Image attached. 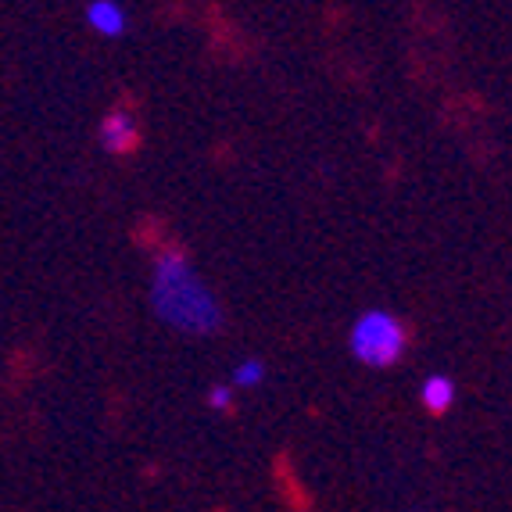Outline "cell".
Wrapping results in <instances>:
<instances>
[{
  "mask_svg": "<svg viewBox=\"0 0 512 512\" xmlns=\"http://www.w3.org/2000/svg\"><path fill=\"white\" fill-rule=\"evenodd\" d=\"M151 305L162 323H169L172 330L194 333V337H205L222 326L219 301L201 283V276L194 273V265L180 248H169L154 258Z\"/></svg>",
  "mask_w": 512,
  "mask_h": 512,
  "instance_id": "cell-1",
  "label": "cell"
},
{
  "mask_svg": "<svg viewBox=\"0 0 512 512\" xmlns=\"http://www.w3.org/2000/svg\"><path fill=\"white\" fill-rule=\"evenodd\" d=\"M348 348L355 359L373 369L394 366L405 351V326L398 323L391 312H384V308H369V312H362V316L355 319V326H351Z\"/></svg>",
  "mask_w": 512,
  "mask_h": 512,
  "instance_id": "cell-2",
  "label": "cell"
},
{
  "mask_svg": "<svg viewBox=\"0 0 512 512\" xmlns=\"http://www.w3.org/2000/svg\"><path fill=\"white\" fill-rule=\"evenodd\" d=\"M137 137H140L137 122H133V115H129V111L115 108L101 119V144L108 147L111 154L133 151V147H137Z\"/></svg>",
  "mask_w": 512,
  "mask_h": 512,
  "instance_id": "cell-3",
  "label": "cell"
},
{
  "mask_svg": "<svg viewBox=\"0 0 512 512\" xmlns=\"http://www.w3.org/2000/svg\"><path fill=\"white\" fill-rule=\"evenodd\" d=\"M86 26L101 36H122L126 33V11L119 4H111V0H94L86 8Z\"/></svg>",
  "mask_w": 512,
  "mask_h": 512,
  "instance_id": "cell-4",
  "label": "cell"
},
{
  "mask_svg": "<svg viewBox=\"0 0 512 512\" xmlns=\"http://www.w3.org/2000/svg\"><path fill=\"white\" fill-rule=\"evenodd\" d=\"M452 402H455V384L448 376L434 373L423 380V405H427L430 412H444Z\"/></svg>",
  "mask_w": 512,
  "mask_h": 512,
  "instance_id": "cell-5",
  "label": "cell"
},
{
  "mask_svg": "<svg viewBox=\"0 0 512 512\" xmlns=\"http://www.w3.org/2000/svg\"><path fill=\"white\" fill-rule=\"evenodd\" d=\"M265 380V366L258 359H248L240 362L237 369H233V387H255Z\"/></svg>",
  "mask_w": 512,
  "mask_h": 512,
  "instance_id": "cell-6",
  "label": "cell"
},
{
  "mask_svg": "<svg viewBox=\"0 0 512 512\" xmlns=\"http://www.w3.org/2000/svg\"><path fill=\"white\" fill-rule=\"evenodd\" d=\"M208 405H212V409H230V405H233V387L215 384L212 391H208Z\"/></svg>",
  "mask_w": 512,
  "mask_h": 512,
  "instance_id": "cell-7",
  "label": "cell"
}]
</instances>
